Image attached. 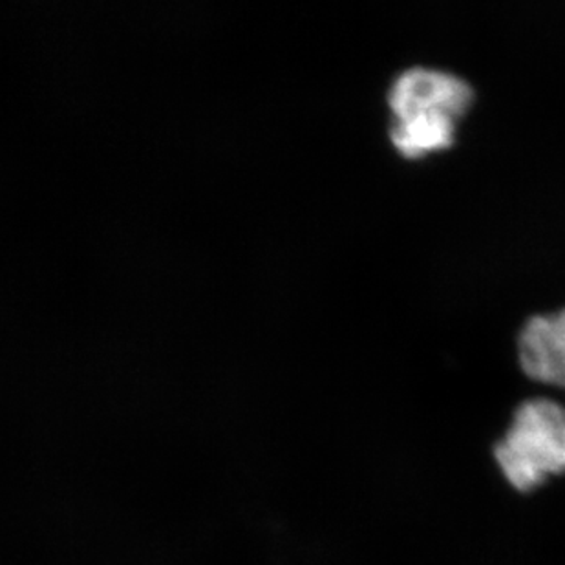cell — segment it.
<instances>
[{
    "mask_svg": "<svg viewBox=\"0 0 565 565\" xmlns=\"http://www.w3.org/2000/svg\"><path fill=\"white\" fill-rule=\"evenodd\" d=\"M475 103V90L467 81L443 70H406L397 75L388 92L394 114L390 139L403 158L423 156L452 147L459 119Z\"/></svg>",
    "mask_w": 565,
    "mask_h": 565,
    "instance_id": "1",
    "label": "cell"
},
{
    "mask_svg": "<svg viewBox=\"0 0 565 565\" xmlns=\"http://www.w3.org/2000/svg\"><path fill=\"white\" fill-rule=\"evenodd\" d=\"M497 461L516 491L529 492L565 472V408L555 401L518 406L511 427L497 445Z\"/></svg>",
    "mask_w": 565,
    "mask_h": 565,
    "instance_id": "2",
    "label": "cell"
},
{
    "mask_svg": "<svg viewBox=\"0 0 565 565\" xmlns=\"http://www.w3.org/2000/svg\"><path fill=\"white\" fill-rule=\"evenodd\" d=\"M518 359L529 377L565 388V308L525 322L518 337Z\"/></svg>",
    "mask_w": 565,
    "mask_h": 565,
    "instance_id": "3",
    "label": "cell"
}]
</instances>
